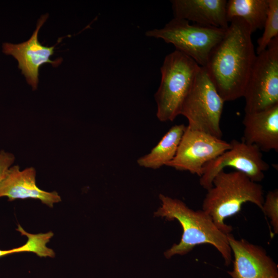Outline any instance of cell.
Segmentation results:
<instances>
[{"instance_id":"obj_1","label":"cell","mask_w":278,"mask_h":278,"mask_svg":"<svg viewBox=\"0 0 278 278\" xmlns=\"http://www.w3.org/2000/svg\"><path fill=\"white\" fill-rule=\"evenodd\" d=\"M230 22L203 67L224 102L243 97L256 56L248 24L237 18Z\"/></svg>"},{"instance_id":"obj_2","label":"cell","mask_w":278,"mask_h":278,"mask_svg":"<svg viewBox=\"0 0 278 278\" xmlns=\"http://www.w3.org/2000/svg\"><path fill=\"white\" fill-rule=\"evenodd\" d=\"M159 198L161 206L154 215L168 220L177 219L183 229L180 241L164 252L167 258L175 255H186L198 245L209 244L220 253L225 266L230 265L233 257L227 234L216 225L207 213L202 209H191L181 200L163 194L159 195Z\"/></svg>"},{"instance_id":"obj_3","label":"cell","mask_w":278,"mask_h":278,"mask_svg":"<svg viewBox=\"0 0 278 278\" xmlns=\"http://www.w3.org/2000/svg\"><path fill=\"white\" fill-rule=\"evenodd\" d=\"M264 200L263 186L252 181L244 173L235 170H221L215 177L211 188L207 190L202 210L225 234L233 228L224 222L225 219L239 213L246 202L255 204L261 210Z\"/></svg>"},{"instance_id":"obj_4","label":"cell","mask_w":278,"mask_h":278,"mask_svg":"<svg viewBox=\"0 0 278 278\" xmlns=\"http://www.w3.org/2000/svg\"><path fill=\"white\" fill-rule=\"evenodd\" d=\"M201 66L193 59L175 50L166 56L161 67V79L154 94L156 115L163 122L180 115L184 99Z\"/></svg>"},{"instance_id":"obj_5","label":"cell","mask_w":278,"mask_h":278,"mask_svg":"<svg viewBox=\"0 0 278 278\" xmlns=\"http://www.w3.org/2000/svg\"><path fill=\"white\" fill-rule=\"evenodd\" d=\"M226 29L197 24L173 18L161 28L146 32V36L172 44L176 50L193 59L204 67L210 53L224 37Z\"/></svg>"},{"instance_id":"obj_6","label":"cell","mask_w":278,"mask_h":278,"mask_svg":"<svg viewBox=\"0 0 278 278\" xmlns=\"http://www.w3.org/2000/svg\"><path fill=\"white\" fill-rule=\"evenodd\" d=\"M224 102L205 68L201 67L180 115L187 118L189 129L222 138L220 122Z\"/></svg>"},{"instance_id":"obj_7","label":"cell","mask_w":278,"mask_h":278,"mask_svg":"<svg viewBox=\"0 0 278 278\" xmlns=\"http://www.w3.org/2000/svg\"><path fill=\"white\" fill-rule=\"evenodd\" d=\"M243 97L245 113L263 111L278 105V37L256 55Z\"/></svg>"},{"instance_id":"obj_8","label":"cell","mask_w":278,"mask_h":278,"mask_svg":"<svg viewBox=\"0 0 278 278\" xmlns=\"http://www.w3.org/2000/svg\"><path fill=\"white\" fill-rule=\"evenodd\" d=\"M230 143L229 149L204 165L199 180L203 188H211L216 175L228 167L244 173L254 182L258 183L264 179V172L269 165L263 160L262 151L256 146L242 141L233 140Z\"/></svg>"},{"instance_id":"obj_9","label":"cell","mask_w":278,"mask_h":278,"mask_svg":"<svg viewBox=\"0 0 278 278\" xmlns=\"http://www.w3.org/2000/svg\"><path fill=\"white\" fill-rule=\"evenodd\" d=\"M230 148V142L186 126L175 157L166 166L200 177L206 164Z\"/></svg>"},{"instance_id":"obj_10","label":"cell","mask_w":278,"mask_h":278,"mask_svg":"<svg viewBox=\"0 0 278 278\" xmlns=\"http://www.w3.org/2000/svg\"><path fill=\"white\" fill-rule=\"evenodd\" d=\"M234 257L231 278H278V266L262 246L227 234Z\"/></svg>"},{"instance_id":"obj_11","label":"cell","mask_w":278,"mask_h":278,"mask_svg":"<svg viewBox=\"0 0 278 278\" xmlns=\"http://www.w3.org/2000/svg\"><path fill=\"white\" fill-rule=\"evenodd\" d=\"M47 18V14L41 16L36 30L27 41L17 44L9 43L3 44V53L12 56L17 60L19 68L21 70L27 82L33 90L37 88L40 67L46 63L56 67L62 61L61 59L51 60L50 57L54 53L55 46H43L38 40L39 30Z\"/></svg>"},{"instance_id":"obj_12","label":"cell","mask_w":278,"mask_h":278,"mask_svg":"<svg viewBox=\"0 0 278 278\" xmlns=\"http://www.w3.org/2000/svg\"><path fill=\"white\" fill-rule=\"evenodd\" d=\"M36 174V170L32 167L23 170H20L18 165L10 167L0 182V197H7L10 201L16 199H39L50 207L61 201L56 192H46L37 186Z\"/></svg>"},{"instance_id":"obj_13","label":"cell","mask_w":278,"mask_h":278,"mask_svg":"<svg viewBox=\"0 0 278 278\" xmlns=\"http://www.w3.org/2000/svg\"><path fill=\"white\" fill-rule=\"evenodd\" d=\"M245 143L262 151H278V105L258 112L245 113L242 120Z\"/></svg>"},{"instance_id":"obj_14","label":"cell","mask_w":278,"mask_h":278,"mask_svg":"<svg viewBox=\"0 0 278 278\" xmlns=\"http://www.w3.org/2000/svg\"><path fill=\"white\" fill-rule=\"evenodd\" d=\"M173 18L195 24L226 29V0H172Z\"/></svg>"},{"instance_id":"obj_15","label":"cell","mask_w":278,"mask_h":278,"mask_svg":"<svg viewBox=\"0 0 278 278\" xmlns=\"http://www.w3.org/2000/svg\"><path fill=\"white\" fill-rule=\"evenodd\" d=\"M186 128L183 124L171 127L148 153L137 159V164L153 169L166 166L175 157Z\"/></svg>"},{"instance_id":"obj_16","label":"cell","mask_w":278,"mask_h":278,"mask_svg":"<svg viewBox=\"0 0 278 278\" xmlns=\"http://www.w3.org/2000/svg\"><path fill=\"white\" fill-rule=\"evenodd\" d=\"M268 9V0H229L226 5L227 18L229 22L236 18L242 19L252 33L264 28Z\"/></svg>"},{"instance_id":"obj_17","label":"cell","mask_w":278,"mask_h":278,"mask_svg":"<svg viewBox=\"0 0 278 278\" xmlns=\"http://www.w3.org/2000/svg\"><path fill=\"white\" fill-rule=\"evenodd\" d=\"M16 230L19 231L22 235L26 236L28 239L22 246L10 250H0V257L10 254L20 252H32L39 257H54L55 253L50 248L46 246V244L50 241L54 236L52 232L46 233L31 234L26 232L20 225H18Z\"/></svg>"},{"instance_id":"obj_18","label":"cell","mask_w":278,"mask_h":278,"mask_svg":"<svg viewBox=\"0 0 278 278\" xmlns=\"http://www.w3.org/2000/svg\"><path fill=\"white\" fill-rule=\"evenodd\" d=\"M269 9L264 26V31L257 40L256 53L265 50L274 38L278 37V1L268 0Z\"/></svg>"},{"instance_id":"obj_19","label":"cell","mask_w":278,"mask_h":278,"mask_svg":"<svg viewBox=\"0 0 278 278\" xmlns=\"http://www.w3.org/2000/svg\"><path fill=\"white\" fill-rule=\"evenodd\" d=\"M262 211L270 219L275 234H278V189L269 191L264 198Z\"/></svg>"},{"instance_id":"obj_20","label":"cell","mask_w":278,"mask_h":278,"mask_svg":"<svg viewBox=\"0 0 278 278\" xmlns=\"http://www.w3.org/2000/svg\"><path fill=\"white\" fill-rule=\"evenodd\" d=\"M14 161V157L12 154L3 150L0 152V182Z\"/></svg>"}]
</instances>
